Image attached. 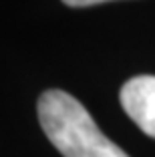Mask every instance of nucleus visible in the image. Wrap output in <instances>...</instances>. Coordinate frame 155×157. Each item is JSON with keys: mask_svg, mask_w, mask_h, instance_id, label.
I'll return each mask as SVG.
<instances>
[{"mask_svg": "<svg viewBox=\"0 0 155 157\" xmlns=\"http://www.w3.org/2000/svg\"><path fill=\"white\" fill-rule=\"evenodd\" d=\"M67 6L73 8H81V6H93V4H101V2H111V0H63Z\"/></svg>", "mask_w": 155, "mask_h": 157, "instance_id": "obj_3", "label": "nucleus"}, {"mask_svg": "<svg viewBox=\"0 0 155 157\" xmlns=\"http://www.w3.org/2000/svg\"><path fill=\"white\" fill-rule=\"evenodd\" d=\"M125 113L145 135L155 139V77L139 75L129 78L119 93Z\"/></svg>", "mask_w": 155, "mask_h": 157, "instance_id": "obj_2", "label": "nucleus"}, {"mask_svg": "<svg viewBox=\"0 0 155 157\" xmlns=\"http://www.w3.org/2000/svg\"><path fill=\"white\" fill-rule=\"evenodd\" d=\"M38 119L48 141L64 157H129L101 133L91 113L64 91L50 89L42 93Z\"/></svg>", "mask_w": 155, "mask_h": 157, "instance_id": "obj_1", "label": "nucleus"}]
</instances>
